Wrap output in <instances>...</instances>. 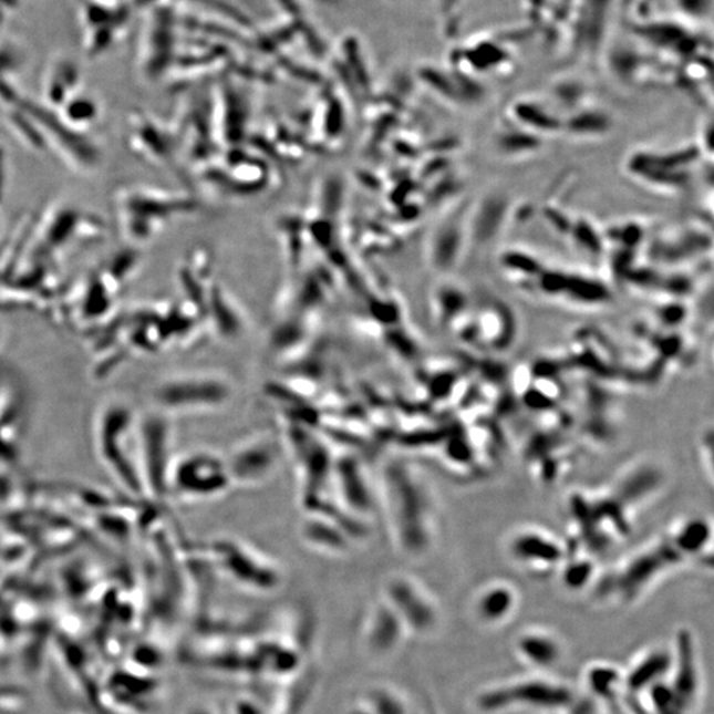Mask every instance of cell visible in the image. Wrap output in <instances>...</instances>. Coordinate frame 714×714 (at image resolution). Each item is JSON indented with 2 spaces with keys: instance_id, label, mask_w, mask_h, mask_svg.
<instances>
[{
  "instance_id": "obj_1",
  "label": "cell",
  "mask_w": 714,
  "mask_h": 714,
  "mask_svg": "<svg viewBox=\"0 0 714 714\" xmlns=\"http://www.w3.org/2000/svg\"><path fill=\"white\" fill-rule=\"evenodd\" d=\"M375 496L393 548L411 560L431 553L437 540L439 508L423 468L404 455H387L379 466Z\"/></svg>"
},
{
  "instance_id": "obj_2",
  "label": "cell",
  "mask_w": 714,
  "mask_h": 714,
  "mask_svg": "<svg viewBox=\"0 0 714 714\" xmlns=\"http://www.w3.org/2000/svg\"><path fill=\"white\" fill-rule=\"evenodd\" d=\"M693 560L680 546L671 528L632 550L604 573L591 588L594 600L615 607H631L648 596L659 582L675 571L692 566Z\"/></svg>"
},
{
  "instance_id": "obj_3",
  "label": "cell",
  "mask_w": 714,
  "mask_h": 714,
  "mask_svg": "<svg viewBox=\"0 0 714 714\" xmlns=\"http://www.w3.org/2000/svg\"><path fill=\"white\" fill-rule=\"evenodd\" d=\"M577 695L573 686L561 680L534 675L486 686L476 693L474 706L480 714L566 713Z\"/></svg>"
},
{
  "instance_id": "obj_4",
  "label": "cell",
  "mask_w": 714,
  "mask_h": 714,
  "mask_svg": "<svg viewBox=\"0 0 714 714\" xmlns=\"http://www.w3.org/2000/svg\"><path fill=\"white\" fill-rule=\"evenodd\" d=\"M209 553L217 568L245 589L271 591L281 583L280 568L260 550L235 537H217L210 542Z\"/></svg>"
},
{
  "instance_id": "obj_5",
  "label": "cell",
  "mask_w": 714,
  "mask_h": 714,
  "mask_svg": "<svg viewBox=\"0 0 714 714\" xmlns=\"http://www.w3.org/2000/svg\"><path fill=\"white\" fill-rule=\"evenodd\" d=\"M569 540L537 524H524L511 530L506 553L516 567L532 576H552L566 561Z\"/></svg>"
},
{
  "instance_id": "obj_6",
  "label": "cell",
  "mask_w": 714,
  "mask_h": 714,
  "mask_svg": "<svg viewBox=\"0 0 714 714\" xmlns=\"http://www.w3.org/2000/svg\"><path fill=\"white\" fill-rule=\"evenodd\" d=\"M232 380L219 372H194L163 383L159 403L168 411L209 412L226 406L234 399Z\"/></svg>"
},
{
  "instance_id": "obj_7",
  "label": "cell",
  "mask_w": 714,
  "mask_h": 714,
  "mask_svg": "<svg viewBox=\"0 0 714 714\" xmlns=\"http://www.w3.org/2000/svg\"><path fill=\"white\" fill-rule=\"evenodd\" d=\"M167 486L188 500H208L226 494L230 482L226 458L210 452H195L169 467Z\"/></svg>"
},
{
  "instance_id": "obj_8",
  "label": "cell",
  "mask_w": 714,
  "mask_h": 714,
  "mask_svg": "<svg viewBox=\"0 0 714 714\" xmlns=\"http://www.w3.org/2000/svg\"><path fill=\"white\" fill-rule=\"evenodd\" d=\"M383 600L396 613L407 634L426 637L439 628L438 602L431 591L411 575L397 571L387 577Z\"/></svg>"
},
{
  "instance_id": "obj_9",
  "label": "cell",
  "mask_w": 714,
  "mask_h": 714,
  "mask_svg": "<svg viewBox=\"0 0 714 714\" xmlns=\"http://www.w3.org/2000/svg\"><path fill=\"white\" fill-rule=\"evenodd\" d=\"M281 461V447L273 435H250L232 447L226 464L232 486L258 487L273 478Z\"/></svg>"
},
{
  "instance_id": "obj_10",
  "label": "cell",
  "mask_w": 714,
  "mask_h": 714,
  "mask_svg": "<svg viewBox=\"0 0 714 714\" xmlns=\"http://www.w3.org/2000/svg\"><path fill=\"white\" fill-rule=\"evenodd\" d=\"M673 648V665L666 677L670 689L686 710L695 714L703 693V673L695 634L680 629Z\"/></svg>"
},
{
  "instance_id": "obj_11",
  "label": "cell",
  "mask_w": 714,
  "mask_h": 714,
  "mask_svg": "<svg viewBox=\"0 0 714 714\" xmlns=\"http://www.w3.org/2000/svg\"><path fill=\"white\" fill-rule=\"evenodd\" d=\"M331 480L339 508L358 519L371 514L376 501L375 486H371L362 462L352 455L333 458Z\"/></svg>"
},
{
  "instance_id": "obj_12",
  "label": "cell",
  "mask_w": 714,
  "mask_h": 714,
  "mask_svg": "<svg viewBox=\"0 0 714 714\" xmlns=\"http://www.w3.org/2000/svg\"><path fill=\"white\" fill-rule=\"evenodd\" d=\"M520 596L513 583L503 580L489 581L476 591L472 613L476 622L495 629L511 621L518 611Z\"/></svg>"
},
{
  "instance_id": "obj_13",
  "label": "cell",
  "mask_w": 714,
  "mask_h": 714,
  "mask_svg": "<svg viewBox=\"0 0 714 714\" xmlns=\"http://www.w3.org/2000/svg\"><path fill=\"white\" fill-rule=\"evenodd\" d=\"M672 665V644L652 645L649 650L643 651L628 670L623 671V693L641 699L670 676Z\"/></svg>"
},
{
  "instance_id": "obj_14",
  "label": "cell",
  "mask_w": 714,
  "mask_h": 714,
  "mask_svg": "<svg viewBox=\"0 0 714 714\" xmlns=\"http://www.w3.org/2000/svg\"><path fill=\"white\" fill-rule=\"evenodd\" d=\"M514 648L524 664L539 672L556 669L566 655L561 639L555 632L539 628L521 631Z\"/></svg>"
},
{
  "instance_id": "obj_15",
  "label": "cell",
  "mask_w": 714,
  "mask_h": 714,
  "mask_svg": "<svg viewBox=\"0 0 714 714\" xmlns=\"http://www.w3.org/2000/svg\"><path fill=\"white\" fill-rule=\"evenodd\" d=\"M556 576L559 577L561 587L569 593H583L594 587L597 578L600 576L598 559L569 540L567 559Z\"/></svg>"
},
{
  "instance_id": "obj_16",
  "label": "cell",
  "mask_w": 714,
  "mask_h": 714,
  "mask_svg": "<svg viewBox=\"0 0 714 714\" xmlns=\"http://www.w3.org/2000/svg\"><path fill=\"white\" fill-rule=\"evenodd\" d=\"M587 695L603 705L613 704L623 693V671L617 665L598 662L584 671Z\"/></svg>"
},
{
  "instance_id": "obj_17",
  "label": "cell",
  "mask_w": 714,
  "mask_h": 714,
  "mask_svg": "<svg viewBox=\"0 0 714 714\" xmlns=\"http://www.w3.org/2000/svg\"><path fill=\"white\" fill-rule=\"evenodd\" d=\"M505 203L495 199V197L491 201L483 204V209L479 210L478 215L486 216L487 219L476 217L475 221L476 236L480 237L479 240H489V237L496 234L493 226L499 229L501 217L505 215Z\"/></svg>"
},
{
  "instance_id": "obj_18",
  "label": "cell",
  "mask_w": 714,
  "mask_h": 714,
  "mask_svg": "<svg viewBox=\"0 0 714 714\" xmlns=\"http://www.w3.org/2000/svg\"><path fill=\"white\" fill-rule=\"evenodd\" d=\"M568 126L575 134L590 135L608 132L610 122L603 115L588 114L578 115L568 122Z\"/></svg>"
},
{
  "instance_id": "obj_19",
  "label": "cell",
  "mask_w": 714,
  "mask_h": 714,
  "mask_svg": "<svg viewBox=\"0 0 714 714\" xmlns=\"http://www.w3.org/2000/svg\"><path fill=\"white\" fill-rule=\"evenodd\" d=\"M699 459L702 462L703 472L706 475V480L713 486V426L704 427L699 437Z\"/></svg>"
},
{
  "instance_id": "obj_20",
  "label": "cell",
  "mask_w": 714,
  "mask_h": 714,
  "mask_svg": "<svg viewBox=\"0 0 714 714\" xmlns=\"http://www.w3.org/2000/svg\"><path fill=\"white\" fill-rule=\"evenodd\" d=\"M600 702L588 695H580L578 693L575 702L570 704L569 708L563 714H609L607 708Z\"/></svg>"
}]
</instances>
